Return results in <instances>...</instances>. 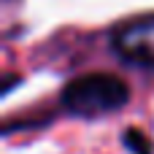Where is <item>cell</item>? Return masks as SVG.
I'll return each mask as SVG.
<instances>
[{"label": "cell", "mask_w": 154, "mask_h": 154, "mask_svg": "<svg viewBox=\"0 0 154 154\" xmlns=\"http://www.w3.org/2000/svg\"><path fill=\"white\" fill-rule=\"evenodd\" d=\"M130 100L127 84L114 73H84L65 84L62 106L76 116H100L119 111Z\"/></svg>", "instance_id": "1"}, {"label": "cell", "mask_w": 154, "mask_h": 154, "mask_svg": "<svg viewBox=\"0 0 154 154\" xmlns=\"http://www.w3.org/2000/svg\"><path fill=\"white\" fill-rule=\"evenodd\" d=\"M114 51L138 68H154V14L122 22L111 32Z\"/></svg>", "instance_id": "2"}, {"label": "cell", "mask_w": 154, "mask_h": 154, "mask_svg": "<svg viewBox=\"0 0 154 154\" xmlns=\"http://www.w3.org/2000/svg\"><path fill=\"white\" fill-rule=\"evenodd\" d=\"M125 146L133 154H152V141L141 130H127L125 133Z\"/></svg>", "instance_id": "3"}]
</instances>
